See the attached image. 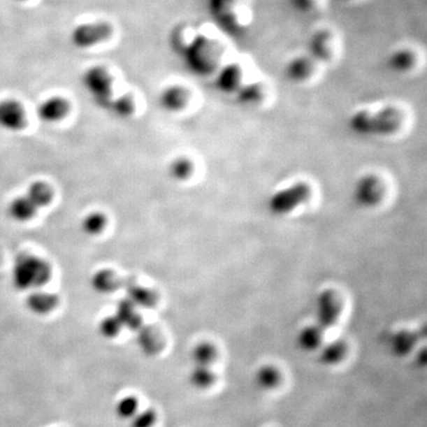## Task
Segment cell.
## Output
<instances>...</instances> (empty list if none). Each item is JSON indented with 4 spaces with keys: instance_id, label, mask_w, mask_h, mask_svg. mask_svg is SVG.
Segmentation results:
<instances>
[{
    "instance_id": "cell-22",
    "label": "cell",
    "mask_w": 427,
    "mask_h": 427,
    "mask_svg": "<svg viewBox=\"0 0 427 427\" xmlns=\"http://www.w3.org/2000/svg\"><path fill=\"white\" fill-rule=\"evenodd\" d=\"M38 209L26 195L15 197L8 206L9 217L18 223H26L34 218Z\"/></svg>"
},
{
    "instance_id": "cell-17",
    "label": "cell",
    "mask_w": 427,
    "mask_h": 427,
    "mask_svg": "<svg viewBox=\"0 0 427 427\" xmlns=\"http://www.w3.org/2000/svg\"><path fill=\"white\" fill-rule=\"evenodd\" d=\"M324 329L319 324H309L300 329L296 336V345L304 352H314L323 345Z\"/></svg>"
},
{
    "instance_id": "cell-2",
    "label": "cell",
    "mask_w": 427,
    "mask_h": 427,
    "mask_svg": "<svg viewBox=\"0 0 427 427\" xmlns=\"http://www.w3.org/2000/svg\"><path fill=\"white\" fill-rule=\"evenodd\" d=\"M52 277V268L46 260L29 254L16 257L12 268V282L20 291L43 287Z\"/></svg>"
},
{
    "instance_id": "cell-11",
    "label": "cell",
    "mask_w": 427,
    "mask_h": 427,
    "mask_svg": "<svg viewBox=\"0 0 427 427\" xmlns=\"http://www.w3.org/2000/svg\"><path fill=\"white\" fill-rule=\"evenodd\" d=\"M27 118L23 105L15 99L0 101V128L9 132H17L26 127Z\"/></svg>"
},
{
    "instance_id": "cell-16",
    "label": "cell",
    "mask_w": 427,
    "mask_h": 427,
    "mask_svg": "<svg viewBox=\"0 0 427 427\" xmlns=\"http://www.w3.org/2000/svg\"><path fill=\"white\" fill-rule=\"evenodd\" d=\"M243 83V70L238 63L228 64L219 70L216 87L224 93H236Z\"/></svg>"
},
{
    "instance_id": "cell-14",
    "label": "cell",
    "mask_w": 427,
    "mask_h": 427,
    "mask_svg": "<svg viewBox=\"0 0 427 427\" xmlns=\"http://www.w3.org/2000/svg\"><path fill=\"white\" fill-rule=\"evenodd\" d=\"M189 100V93L181 85H173L164 88L159 97V104L164 111L176 113L185 108Z\"/></svg>"
},
{
    "instance_id": "cell-18",
    "label": "cell",
    "mask_w": 427,
    "mask_h": 427,
    "mask_svg": "<svg viewBox=\"0 0 427 427\" xmlns=\"http://www.w3.org/2000/svg\"><path fill=\"white\" fill-rule=\"evenodd\" d=\"M282 373L273 364H264L255 371L254 380L255 386L264 392L275 390L282 383Z\"/></svg>"
},
{
    "instance_id": "cell-15",
    "label": "cell",
    "mask_w": 427,
    "mask_h": 427,
    "mask_svg": "<svg viewBox=\"0 0 427 427\" xmlns=\"http://www.w3.org/2000/svg\"><path fill=\"white\" fill-rule=\"evenodd\" d=\"M386 64L393 73L404 75L416 68L417 55L412 48H398L389 55Z\"/></svg>"
},
{
    "instance_id": "cell-29",
    "label": "cell",
    "mask_w": 427,
    "mask_h": 427,
    "mask_svg": "<svg viewBox=\"0 0 427 427\" xmlns=\"http://www.w3.org/2000/svg\"><path fill=\"white\" fill-rule=\"evenodd\" d=\"M216 374L214 373L211 366H197L191 370L189 373L190 385L196 390L204 391L210 389L216 382Z\"/></svg>"
},
{
    "instance_id": "cell-19",
    "label": "cell",
    "mask_w": 427,
    "mask_h": 427,
    "mask_svg": "<svg viewBox=\"0 0 427 427\" xmlns=\"http://www.w3.org/2000/svg\"><path fill=\"white\" fill-rule=\"evenodd\" d=\"M59 305V298L52 293L36 291L26 299V307L33 314L44 316L54 311Z\"/></svg>"
},
{
    "instance_id": "cell-28",
    "label": "cell",
    "mask_w": 427,
    "mask_h": 427,
    "mask_svg": "<svg viewBox=\"0 0 427 427\" xmlns=\"http://www.w3.org/2000/svg\"><path fill=\"white\" fill-rule=\"evenodd\" d=\"M107 223L106 215L100 211H92L81 219L80 230L88 237H96L103 233Z\"/></svg>"
},
{
    "instance_id": "cell-5",
    "label": "cell",
    "mask_w": 427,
    "mask_h": 427,
    "mask_svg": "<svg viewBox=\"0 0 427 427\" xmlns=\"http://www.w3.org/2000/svg\"><path fill=\"white\" fill-rule=\"evenodd\" d=\"M245 0H208L209 10L224 29L233 35L247 29V17L243 15Z\"/></svg>"
},
{
    "instance_id": "cell-36",
    "label": "cell",
    "mask_w": 427,
    "mask_h": 427,
    "mask_svg": "<svg viewBox=\"0 0 427 427\" xmlns=\"http://www.w3.org/2000/svg\"><path fill=\"white\" fill-rule=\"evenodd\" d=\"M157 414L154 410L147 409L136 412L130 419V427H152L156 424Z\"/></svg>"
},
{
    "instance_id": "cell-32",
    "label": "cell",
    "mask_w": 427,
    "mask_h": 427,
    "mask_svg": "<svg viewBox=\"0 0 427 427\" xmlns=\"http://www.w3.org/2000/svg\"><path fill=\"white\" fill-rule=\"evenodd\" d=\"M195 171V166L189 157H178L169 164L168 175L175 181L188 180Z\"/></svg>"
},
{
    "instance_id": "cell-23",
    "label": "cell",
    "mask_w": 427,
    "mask_h": 427,
    "mask_svg": "<svg viewBox=\"0 0 427 427\" xmlns=\"http://www.w3.org/2000/svg\"><path fill=\"white\" fill-rule=\"evenodd\" d=\"M90 286L97 294L108 295L118 288L119 279L110 269H100L92 276Z\"/></svg>"
},
{
    "instance_id": "cell-34",
    "label": "cell",
    "mask_w": 427,
    "mask_h": 427,
    "mask_svg": "<svg viewBox=\"0 0 427 427\" xmlns=\"http://www.w3.org/2000/svg\"><path fill=\"white\" fill-rule=\"evenodd\" d=\"M139 409V402L133 396L120 398L115 405V414L122 421H130Z\"/></svg>"
},
{
    "instance_id": "cell-6",
    "label": "cell",
    "mask_w": 427,
    "mask_h": 427,
    "mask_svg": "<svg viewBox=\"0 0 427 427\" xmlns=\"http://www.w3.org/2000/svg\"><path fill=\"white\" fill-rule=\"evenodd\" d=\"M342 309L343 302L340 293L335 289H324L317 296L314 302L316 324L324 331L333 328L340 319Z\"/></svg>"
},
{
    "instance_id": "cell-9",
    "label": "cell",
    "mask_w": 427,
    "mask_h": 427,
    "mask_svg": "<svg viewBox=\"0 0 427 427\" xmlns=\"http://www.w3.org/2000/svg\"><path fill=\"white\" fill-rule=\"evenodd\" d=\"M113 34V27L106 21H95L76 26L71 35L73 46L80 49L95 46L105 42Z\"/></svg>"
},
{
    "instance_id": "cell-21",
    "label": "cell",
    "mask_w": 427,
    "mask_h": 427,
    "mask_svg": "<svg viewBox=\"0 0 427 427\" xmlns=\"http://www.w3.org/2000/svg\"><path fill=\"white\" fill-rule=\"evenodd\" d=\"M348 345L345 340L331 341L319 348V360L324 366H335L347 356Z\"/></svg>"
},
{
    "instance_id": "cell-26",
    "label": "cell",
    "mask_w": 427,
    "mask_h": 427,
    "mask_svg": "<svg viewBox=\"0 0 427 427\" xmlns=\"http://www.w3.org/2000/svg\"><path fill=\"white\" fill-rule=\"evenodd\" d=\"M218 348L210 341H201L191 350V360L197 366H211L218 358Z\"/></svg>"
},
{
    "instance_id": "cell-35",
    "label": "cell",
    "mask_w": 427,
    "mask_h": 427,
    "mask_svg": "<svg viewBox=\"0 0 427 427\" xmlns=\"http://www.w3.org/2000/svg\"><path fill=\"white\" fill-rule=\"evenodd\" d=\"M122 328H123V326H122L120 321L115 314L102 319L99 326L100 335L107 340H111V338L120 335Z\"/></svg>"
},
{
    "instance_id": "cell-25",
    "label": "cell",
    "mask_w": 427,
    "mask_h": 427,
    "mask_svg": "<svg viewBox=\"0 0 427 427\" xmlns=\"http://www.w3.org/2000/svg\"><path fill=\"white\" fill-rule=\"evenodd\" d=\"M115 316L120 321L123 328L126 326L131 331H137L143 326L142 319L137 311V307L128 299L121 300L118 303Z\"/></svg>"
},
{
    "instance_id": "cell-33",
    "label": "cell",
    "mask_w": 427,
    "mask_h": 427,
    "mask_svg": "<svg viewBox=\"0 0 427 427\" xmlns=\"http://www.w3.org/2000/svg\"><path fill=\"white\" fill-rule=\"evenodd\" d=\"M108 106L112 113L121 119L132 116L136 109L135 100L130 94L122 95L119 99L110 101Z\"/></svg>"
},
{
    "instance_id": "cell-24",
    "label": "cell",
    "mask_w": 427,
    "mask_h": 427,
    "mask_svg": "<svg viewBox=\"0 0 427 427\" xmlns=\"http://www.w3.org/2000/svg\"><path fill=\"white\" fill-rule=\"evenodd\" d=\"M25 195L39 210L51 204L54 199V190L46 181L38 180L31 183Z\"/></svg>"
},
{
    "instance_id": "cell-37",
    "label": "cell",
    "mask_w": 427,
    "mask_h": 427,
    "mask_svg": "<svg viewBox=\"0 0 427 427\" xmlns=\"http://www.w3.org/2000/svg\"><path fill=\"white\" fill-rule=\"evenodd\" d=\"M289 6L297 13L307 15L318 8L319 0H287Z\"/></svg>"
},
{
    "instance_id": "cell-3",
    "label": "cell",
    "mask_w": 427,
    "mask_h": 427,
    "mask_svg": "<svg viewBox=\"0 0 427 427\" xmlns=\"http://www.w3.org/2000/svg\"><path fill=\"white\" fill-rule=\"evenodd\" d=\"M222 52L221 45L213 38L197 35L186 49V59L194 73L208 75L218 68Z\"/></svg>"
},
{
    "instance_id": "cell-13",
    "label": "cell",
    "mask_w": 427,
    "mask_h": 427,
    "mask_svg": "<svg viewBox=\"0 0 427 427\" xmlns=\"http://www.w3.org/2000/svg\"><path fill=\"white\" fill-rule=\"evenodd\" d=\"M71 111V104L64 97L52 96L41 102L37 108L39 120L47 124L64 120Z\"/></svg>"
},
{
    "instance_id": "cell-30",
    "label": "cell",
    "mask_w": 427,
    "mask_h": 427,
    "mask_svg": "<svg viewBox=\"0 0 427 427\" xmlns=\"http://www.w3.org/2000/svg\"><path fill=\"white\" fill-rule=\"evenodd\" d=\"M127 294V299L130 302H132L136 307H144V309L154 307L157 300L156 293L135 284L129 286Z\"/></svg>"
},
{
    "instance_id": "cell-12",
    "label": "cell",
    "mask_w": 427,
    "mask_h": 427,
    "mask_svg": "<svg viewBox=\"0 0 427 427\" xmlns=\"http://www.w3.org/2000/svg\"><path fill=\"white\" fill-rule=\"evenodd\" d=\"M319 64L306 54L297 55L289 59L286 64L284 73L287 80L294 83H303L309 80L317 71Z\"/></svg>"
},
{
    "instance_id": "cell-27",
    "label": "cell",
    "mask_w": 427,
    "mask_h": 427,
    "mask_svg": "<svg viewBox=\"0 0 427 427\" xmlns=\"http://www.w3.org/2000/svg\"><path fill=\"white\" fill-rule=\"evenodd\" d=\"M137 345L144 354L147 356H154L157 354L161 348V341L159 333L150 328H140L138 329Z\"/></svg>"
},
{
    "instance_id": "cell-20",
    "label": "cell",
    "mask_w": 427,
    "mask_h": 427,
    "mask_svg": "<svg viewBox=\"0 0 427 427\" xmlns=\"http://www.w3.org/2000/svg\"><path fill=\"white\" fill-rule=\"evenodd\" d=\"M419 336L410 329H400L390 338V349L395 356L405 357L416 347Z\"/></svg>"
},
{
    "instance_id": "cell-8",
    "label": "cell",
    "mask_w": 427,
    "mask_h": 427,
    "mask_svg": "<svg viewBox=\"0 0 427 427\" xmlns=\"http://www.w3.org/2000/svg\"><path fill=\"white\" fill-rule=\"evenodd\" d=\"M82 83L97 103L108 105L111 101L113 78L105 66H94L88 68L82 76Z\"/></svg>"
},
{
    "instance_id": "cell-7",
    "label": "cell",
    "mask_w": 427,
    "mask_h": 427,
    "mask_svg": "<svg viewBox=\"0 0 427 427\" xmlns=\"http://www.w3.org/2000/svg\"><path fill=\"white\" fill-rule=\"evenodd\" d=\"M385 183L375 173H366L358 179L353 188L352 197L358 206L373 208L385 197Z\"/></svg>"
},
{
    "instance_id": "cell-1",
    "label": "cell",
    "mask_w": 427,
    "mask_h": 427,
    "mask_svg": "<svg viewBox=\"0 0 427 427\" xmlns=\"http://www.w3.org/2000/svg\"><path fill=\"white\" fill-rule=\"evenodd\" d=\"M404 115L393 105L382 107L376 111L358 110L348 119V127L353 133L361 137H387L400 131Z\"/></svg>"
},
{
    "instance_id": "cell-38",
    "label": "cell",
    "mask_w": 427,
    "mask_h": 427,
    "mask_svg": "<svg viewBox=\"0 0 427 427\" xmlns=\"http://www.w3.org/2000/svg\"><path fill=\"white\" fill-rule=\"evenodd\" d=\"M340 1H341V2H352V1H354V0H340Z\"/></svg>"
},
{
    "instance_id": "cell-4",
    "label": "cell",
    "mask_w": 427,
    "mask_h": 427,
    "mask_svg": "<svg viewBox=\"0 0 427 427\" xmlns=\"http://www.w3.org/2000/svg\"><path fill=\"white\" fill-rule=\"evenodd\" d=\"M312 186L306 181H298L294 184L276 191L269 197L267 207L275 216H285L292 213L311 199Z\"/></svg>"
},
{
    "instance_id": "cell-39",
    "label": "cell",
    "mask_w": 427,
    "mask_h": 427,
    "mask_svg": "<svg viewBox=\"0 0 427 427\" xmlns=\"http://www.w3.org/2000/svg\"><path fill=\"white\" fill-rule=\"evenodd\" d=\"M15 1H25V0H15Z\"/></svg>"
},
{
    "instance_id": "cell-31",
    "label": "cell",
    "mask_w": 427,
    "mask_h": 427,
    "mask_svg": "<svg viewBox=\"0 0 427 427\" xmlns=\"http://www.w3.org/2000/svg\"><path fill=\"white\" fill-rule=\"evenodd\" d=\"M236 93L240 103H259L266 96V87L260 82L243 83Z\"/></svg>"
},
{
    "instance_id": "cell-10",
    "label": "cell",
    "mask_w": 427,
    "mask_h": 427,
    "mask_svg": "<svg viewBox=\"0 0 427 427\" xmlns=\"http://www.w3.org/2000/svg\"><path fill=\"white\" fill-rule=\"evenodd\" d=\"M335 33L328 28H321L310 36L307 52L317 64H326L335 56Z\"/></svg>"
}]
</instances>
